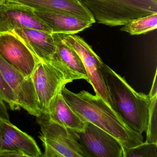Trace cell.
I'll return each instance as SVG.
<instances>
[{"label":"cell","mask_w":157,"mask_h":157,"mask_svg":"<svg viewBox=\"0 0 157 157\" xmlns=\"http://www.w3.org/2000/svg\"><path fill=\"white\" fill-rule=\"evenodd\" d=\"M17 28L38 29L52 33L51 29L31 9L6 1L0 5V34Z\"/></svg>","instance_id":"obj_10"},{"label":"cell","mask_w":157,"mask_h":157,"mask_svg":"<svg viewBox=\"0 0 157 157\" xmlns=\"http://www.w3.org/2000/svg\"><path fill=\"white\" fill-rule=\"evenodd\" d=\"M39 136L44 148V157H91L79 141L76 131L66 128L41 114L36 117Z\"/></svg>","instance_id":"obj_5"},{"label":"cell","mask_w":157,"mask_h":157,"mask_svg":"<svg viewBox=\"0 0 157 157\" xmlns=\"http://www.w3.org/2000/svg\"><path fill=\"white\" fill-rule=\"evenodd\" d=\"M6 0H0V5H1L3 2H5Z\"/></svg>","instance_id":"obj_23"},{"label":"cell","mask_w":157,"mask_h":157,"mask_svg":"<svg viewBox=\"0 0 157 157\" xmlns=\"http://www.w3.org/2000/svg\"><path fill=\"white\" fill-rule=\"evenodd\" d=\"M157 27V13L141 17L124 25L120 31L128 33L131 35L144 34L156 30Z\"/></svg>","instance_id":"obj_19"},{"label":"cell","mask_w":157,"mask_h":157,"mask_svg":"<svg viewBox=\"0 0 157 157\" xmlns=\"http://www.w3.org/2000/svg\"><path fill=\"white\" fill-rule=\"evenodd\" d=\"M101 73L115 112L131 129L142 134L147 130L149 98L139 93L103 63Z\"/></svg>","instance_id":"obj_2"},{"label":"cell","mask_w":157,"mask_h":157,"mask_svg":"<svg viewBox=\"0 0 157 157\" xmlns=\"http://www.w3.org/2000/svg\"><path fill=\"white\" fill-rule=\"evenodd\" d=\"M99 23L124 25L157 13V0H79Z\"/></svg>","instance_id":"obj_3"},{"label":"cell","mask_w":157,"mask_h":157,"mask_svg":"<svg viewBox=\"0 0 157 157\" xmlns=\"http://www.w3.org/2000/svg\"><path fill=\"white\" fill-rule=\"evenodd\" d=\"M2 126L1 121V119H0V150H1V149L2 143Z\"/></svg>","instance_id":"obj_22"},{"label":"cell","mask_w":157,"mask_h":157,"mask_svg":"<svg viewBox=\"0 0 157 157\" xmlns=\"http://www.w3.org/2000/svg\"><path fill=\"white\" fill-rule=\"evenodd\" d=\"M31 76L42 114H46L52 100L67 83L80 79L55 55L50 60L41 61Z\"/></svg>","instance_id":"obj_4"},{"label":"cell","mask_w":157,"mask_h":157,"mask_svg":"<svg viewBox=\"0 0 157 157\" xmlns=\"http://www.w3.org/2000/svg\"><path fill=\"white\" fill-rule=\"evenodd\" d=\"M61 94L68 105L85 121L114 137L125 148L143 143L142 134L128 127L123 119L99 95L87 91L75 93L64 87Z\"/></svg>","instance_id":"obj_1"},{"label":"cell","mask_w":157,"mask_h":157,"mask_svg":"<svg viewBox=\"0 0 157 157\" xmlns=\"http://www.w3.org/2000/svg\"><path fill=\"white\" fill-rule=\"evenodd\" d=\"M60 90L50 103L45 115L66 128L78 132H83L88 122L81 118L65 101Z\"/></svg>","instance_id":"obj_15"},{"label":"cell","mask_w":157,"mask_h":157,"mask_svg":"<svg viewBox=\"0 0 157 157\" xmlns=\"http://www.w3.org/2000/svg\"><path fill=\"white\" fill-rule=\"evenodd\" d=\"M58 35L65 43L76 51L80 58L89 77V83L92 86L96 94L100 96L113 110L102 75L101 68L103 62L101 59L92 48L78 36L76 34Z\"/></svg>","instance_id":"obj_6"},{"label":"cell","mask_w":157,"mask_h":157,"mask_svg":"<svg viewBox=\"0 0 157 157\" xmlns=\"http://www.w3.org/2000/svg\"><path fill=\"white\" fill-rule=\"evenodd\" d=\"M10 33L21 39L41 61L50 60L56 53V44L51 33L28 28H17Z\"/></svg>","instance_id":"obj_12"},{"label":"cell","mask_w":157,"mask_h":157,"mask_svg":"<svg viewBox=\"0 0 157 157\" xmlns=\"http://www.w3.org/2000/svg\"><path fill=\"white\" fill-rule=\"evenodd\" d=\"M157 71L149 94V104L148 114V124L147 130L146 142L157 143Z\"/></svg>","instance_id":"obj_17"},{"label":"cell","mask_w":157,"mask_h":157,"mask_svg":"<svg viewBox=\"0 0 157 157\" xmlns=\"http://www.w3.org/2000/svg\"><path fill=\"white\" fill-rule=\"evenodd\" d=\"M33 10L56 12L72 14L80 18L96 22L89 10L79 0H6Z\"/></svg>","instance_id":"obj_11"},{"label":"cell","mask_w":157,"mask_h":157,"mask_svg":"<svg viewBox=\"0 0 157 157\" xmlns=\"http://www.w3.org/2000/svg\"><path fill=\"white\" fill-rule=\"evenodd\" d=\"M5 103L13 111L19 110L21 108L15 94L0 71V119L10 121Z\"/></svg>","instance_id":"obj_18"},{"label":"cell","mask_w":157,"mask_h":157,"mask_svg":"<svg viewBox=\"0 0 157 157\" xmlns=\"http://www.w3.org/2000/svg\"><path fill=\"white\" fill-rule=\"evenodd\" d=\"M124 157H157V143L146 141L136 147H124Z\"/></svg>","instance_id":"obj_20"},{"label":"cell","mask_w":157,"mask_h":157,"mask_svg":"<svg viewBox=\"0 0 157 157\" xmlns=\"http://www.w3.org/2000/svg\"><path fill=\"white\" fill-rule=\"evenodd\" d=\"M2 143L1 150H15L25 157H40L42 151L35 140L10 121L1 120Z\"/></svg>","instance_id":"obj_13"},{"label":"cell","mask_w":157,"mask_h":157,"mask_svg":"<svg viewBox=\"0 0 157 157\" xmlns=\"http://www.w3.org/2000/svg\"><path fill=\"white\" fill-rule=\"evenodd\" d=\"M0 71L17 98L21 108L36 117L41 111L32 76L27 77L11 66L0 56Z\"/></svg>","instance_id":"obj_7"},{"label":"cell","mask_w":157,"mask_h":157,"mask_svg":"<svg viewBox=\"0 0 157 157\" xmlns=\"http://www.w3.org/2000/svg\"><path fill=\"white\" fill-rule=\"evenodd\" d=\"M79 141L91 157H124V147L114 137L88 122L83 132H78Z\"/></svg>","instance_id":"obj_9"},{"label":"cell","mask_w":157,"mask_h":157,"mask_svg":"<svg viewBox=\"0 0 157 157\" xmlns=\"http://www.w3.org/2000/svg\"><path fill=\"white\" fill-rule=\"evenodd\" d=\"M25 157V155L19 151L15 150L0 151V157Z\"/></svg>","instance_id":"obj_21"},{"label":"cell","mask_w":157,"mask_h":157,"mask_svg":"<svg viewBox=\"0 0 157 157\" xmlns=\"http://www.w3.org/2000/svg\"><path fill=\"white\" fill-rule=\"evenodd\" d=\"M0 56L27 77L32 76L41 61L21 39L11 33L0 34Z\"/></svg>","instance_id":"obj_8"},{"label":"cell","mask_w":157,"mask_h":157,"mask_svg":"<svg viewBox=\"0 0 157 157\" xmlns=\"http://www.w3.org/2000/svg\"><path fill=\"white\" fill-rule=\"evenodd\" d=\"M56 44L55 56L71 71L80 78L89 82V78L84 65L76 51L68 45L58 34H52Z\"/></svg>","instance_id":"obj_16"},{"label":"cell","mask_w":157,"mask_h":157,"mask_svg":"<svg viewBox=\"0 0 157 157\" xmlns=\"http://www.w3.org/2000/svg\"><path fill=\"white\" fill-rule=\"evenodd\" d=\"M32 10L51 29L52 34H76L90 27L94 24L91 21L68 13Z\"/></svg>","instance_id":"obj_14"}]
</instances>
